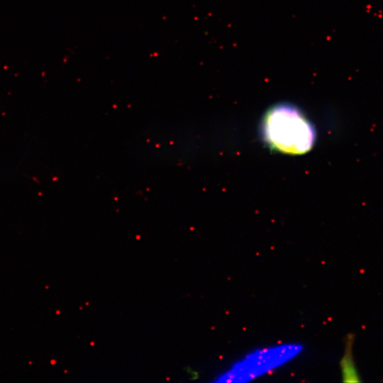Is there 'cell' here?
Returning a JSON list of instances; mask_svg holds the SVG:
<instances>
[{
    "label": "cell",
    "mask_w": 383,
    "mask_h": 383,
    "mask_svg": "<svg viewBox=\"0 0 383 383\" xmlns=\"http://www.w3.org/2000/svg\"><path fill=\"white\" fill-rule=\"evenodd\" d=\"M301 343H277L253 349L233 361L216 375L214 382L246 383L272 374L297 358Z\"/></svg>",
    "instance_id": "obj_2"
},
{
    "label": "cell",
    "mask_w": 383,
    "mask_h": 383,
    "mask_svg": "<svg viewBox=\"0 0 383 383\" xmlns=\"http://www.w3.org/2000/svg\"><path fill=\"white\" fill-rule=\"evenodd\" d=\"M352 338L347 341L343 357L340 362L341 375L345 382H359L360 375L352 356Z\"/></svg>",
    "instance_id": "obj_3"
},
{
    "label": "cell",
    "mask_w": 383,
    "mask_h": 383,
    "mask_svg": "<svg viewBox=\"0 0 383 383\" xmlns=\"http://www.w3.org/2000/svg\"><path fill=\"white\" fill-rule=\"evenodd\" d=\"M261 135L272 148L291 155L310 151L316 141V130L296 106L282 102L271 106L261 123Z\"/></svg>",
    "instance_id": "obj_1"
}]
</instances>
